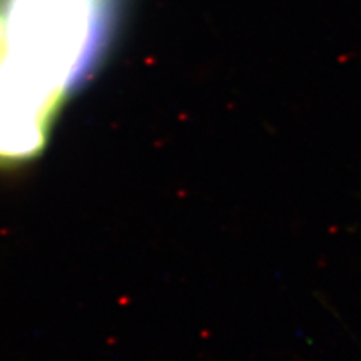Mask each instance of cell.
<instances>
[{
    "instance_id": "obj_1",
    "label": "cell",
    "mask_w": 361,
    "mask_h": 361,
    "mask_svg": "<svg viewBox=\"0 0 361 361\" xmlns=\"http://www.w3.org/2000/svg\"><path fill=\"white\" fill-rule=\"evenodd\" d=\"M113 0H4L9 82L56 111L94 66L106 41Z\"/></svg>"
},
{
    "instance_id": "obj_2",
    "label": "cell",
    "mask_w": 361,
    "mask_h": 361,
    "mask_svg": "<svg viewBox=\"0 0 361 361\" xmlns=\"http://www.w3.org/2000/svg\"><path fill=\"white\" fill-rule=\"evenodd\" d=\"M5 58V21L0 13V65H2V59Z\"/></svg>"
}]
</instances>
